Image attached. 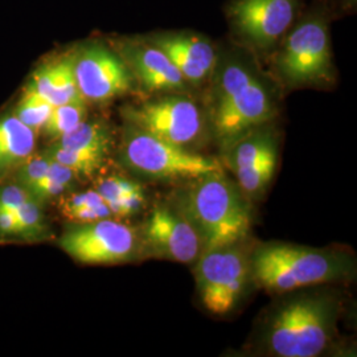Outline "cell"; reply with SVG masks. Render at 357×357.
Returning a JSON list of instances; mask_svg holds the SVG:
<instances>
[{
  "label": "cell",
  "mask_w": 357,
  "mask_h": 357,
  "mask_svg": "<svg viewBox=\"0 0 357 357\" xmlns=\"http://www.w3.org/2000/svg\"><path fill=\"white\" fill-rule=\"evenodd\" d=\"M209 81V128L224 149L278 114L275 84L261 70L255 53L233 40L218 44Z\"/></svg>",
  "instance_id": "obj_1"
},
{
  "label": "cell",
  "mask_w": 357,
  "mask_h": 357,
  "mask_svg": "<svg viewBox=\"0 0 357 357\" xmlns=\"http://www.w3.org/2000/svg\"><path fill=\"white\" fill-rule=\"evenodd\" d=\"M143 35L166 53L193 89L211 79L218 56V44L204 33L191 29H162Z\"/></svg>",
  "instance_id": "obj_14"
},
{
  "label": "cell",
  "mask_w": 357,
  "mask_h": 357,
  "mask_svg": "<svg viewBox=\"0 0 357 357\" xmlns=\"http://www.w3.org/2000/svg\"><path fill=\"white\" fill-rule=\"evenodd\" d=\"M195 275L203 307L224 317L238 306L252 281L249 255L240 243L204 250L197 258Z\"/></svg>",
  "instance_id": "obj_10"
},
{
  "label": "cell",
  "mask_w": 357,
  "mask_h": 357,
  "mask_svg": "<svg viewBox=\"0 0 357 357\" xmlns=\"http://www.w3.org/2000/svg\"><path fill=\"white\" fill-rule=\"evenodd\" d=\"M138 233L146 257L192 264L203 252L199 234L176 206H155Z\"/></svg>",
  "instance_id": "obj_12"
},
{
  "label": "cell",
  "mask_w": 357,
  "mask_h": 357,
  "mask_svg": "<svg viewBox=\"0 0 357 357\" xmlns=\"http://www.w3.org/2000/svg\"><path fill=\"white\" fill-rule=\"evenodd\" d=\"M53 106L38 96L36 91L24 86L20 98L13 107V113L19 121L33 131H41L51 115Z\"/></svg>",
  "instance_id": "obj_21"
},
{
  "label": "cell",
  "mask_w": 357,
  "mask_h": 357,
  "mask_svg": "<svg viewBox=\"0 0 357 357\" xmlns=\"http://www.w3.org/2000/svg\"><path fill=\"white\" fill-rule=\"evenodd\" d=\"M45 151L57 163L70 168L77 175L84 176H90L96 174L98 169H101L106 160L105 153L68 150L56 146L54 143H52L51 147H48Z\"/></svg>",
  "instance_id": "obj_22"
},
{
  "label": "cell",
  "mask_w": 357,
  "mask_h": 357,
  "mask_svg": "<svg viewBox=\"0 0 357 357\" xmlns=\"http://www.w3.org/2000/svg\"><path fill=\"white\" fill-rule=\"evenodd\" d=\"M32 196L28 192L22 188L20 185L10 184V185H0V206L10 209L11 212H15L22 204L31 200Z\"/></svg>",
  "instance_id": "obj_28"
},
{
  "label": "cell",
  "mask_w": 357,
  "mask_h": 357,
  "mask_svg": "<svg viewBox=\"0 0 357 357\" xmlns=\"http://www.w3.org/2000/svg\"><path fill=\"white\" fill-rule=\"evenodd\" d=\"M286 294L261 321L259 351L277 357L319 356L336 336L342 298L319 286Z\"/></svg>",
  "instance_id": "obj_2"
},
{
  "label": "cell",
  "mask_w": 357,
  "mask_h": 357,
  "mask_svg": "<svg viewBox=\"0 0 357 357\" xmlns=\"http://www.w3.org/2000/svg\"><path fill=\"white\" fill-rule=\"evenodd\" d=\"M110 38L137 81L138 89L156 96L168 93H191V85L165 52L144 35L113 36Z\"/></svg>",
  "instance_id": "obj_13"
},
{
  "label": "cell",
  "mask_w": 357,
  "mask_h": 357,
  "mask_svg": "<svg viewBox=\"0 0 357 357\" xmlns=\"http://www.w3.org/2000/svg\"><path fill=\"white\" fill-rule=\"evenodd\" d=\"M96 191L102 196L105 203H109L116 199L134 195L137 192H142L143 187L141 184L128 178H121V176H107V178H101L97 183Z\"/></svg>",
  "instance_id": "obj_25"
},
{
  "label": "cell",
  "mask_w": 357,
  "mask_h": 357,
  "mask_svg": "<svg viewBox=\"0 0 357 357\" xmlns=\"http://www.w3.org/2000/svg\"><path fill=\"white\" fill-rule=\"evenodd\" d=\"M88 118V103L85 101L64 103L54 106L43 132L51 141H57L68 131L76 128L84 119Z\"/></svg>",
  "instance_id": "obj_20"
},
{
  "label": "cell",
  "mask_w": 357,
  "mask_h": 357,
  "mask_svg": "<svg viewBox=\"0 0 357 357\" xmlns=\"http://www.w3.org/2000/svg\"><path fill=\"white\" fill-rule=\"evenodd\" d=\"M78 175L70 168L57 163L52 159L51 166L45 176L40 178L38 183L29 190V195L38 204L51 202L56 197H61L70 191Z\"/></svg>",
  "instance_id": "obj_19"
},
{
  "label": "cell",
  "mask_w": 357,
  "mask_h": 357,
  "mask_svg": "<svg viewBox=\"0 0 357 357\" xmlns=\"http://www.w3.org/2000/svg\"><path fill=\"white\" fill-rule=\"evenodd\" d=\"M249 259L252 281L273 294L351 280L356 270L351 253L293 243H262Z\"/></svg>",
  "instance_id": "obj_4"
},
{
  "label": "cell",
  "mask_w": 357,
  "mask_h": 357,
  "mask_svg": "<svg viewBox=\"0 0 357 357\" xmlns=\"http://www.w3.org/2000/svg\"><path fill=\"white\" fill-rule=\"evenodd\" d=\"M29 89L36 91L52 106L81 101L77 89L76 77L73 69L72 45L64 51L50 54L38 65L26 84ZM84 101V100H82Z\"/></svg>",
  "instance_id": "obj_15"
},
{
  "label": "cell",
  "mask_w": 357,
  "mask_h": 357,
  "mask_svg": "<svg viewBox=\"0 0 357 357\" xmlns=\"http://www.w3.org/2000/svg\"><path fill=\"white\" fill-rule=\"evenodd\" d=\"M332 10L343 11V13H355L356 11L357 0H326Z\"/></svg>",
  "instance_id": "obj_30"
},
{
  "label": "cell",
  "mask_w": 357,
  "mask_h": 357,
  "mask_svg": "<svg viewBox=\"0 0 357 357\" xmlns=\"http://www.w3.org/2000/svg\"><path fill=\"white\" fill-rule=\"evenodd\" d=\"M335 11L326 0L302 10L271 52L274 75L286 89H327L335 82L331 23Z\"/></svg>",
  "instance_id": "obj_3"
},
{
  "label": "cell",
  "mask_w": 357,
  "mask_h": 357,
  "mask_svg": "<svg viewBox=\"0 0 357 357\" xmlns=\"http://www.w3.org/2000/svg\"><path fill=\"white\" fill-rule=\"evenodd\" d=\"M59 246L86 265H114L142 255L139 233L112 218L75 222L63 233Z\"/></svg>",
  "instance_id": "obj_11"
},
{
  "label": "cell",
  "mask_w": 357,
  "mask_h": 357,
  "mask_svg": "<svg viewBox=\"0 0 357 357\" xmlns=\"http://www.w3.org/2000/svg\"><path fill=\"white\" fill-rule=\"evenodd\" d=\"M77 89L86 103L112 102L138 89L110 38L94 36L72 45Z\"/></svg>",
  "instance_id": "obj_8"
},
{
  "label": "cell",
  "mask_w": 357,
  "mask_h": 357,
  "mask_svg": "<svg viewBox=\"0 0 357 357\" xmlns=\"http://www.w3.org/2000/svg\"><path fill=\"white\" fill-rule=\"evenodd\" d=\"M109 205L113 216L130 217L137 215L146 204L144 191L137 192L122 199H116L113 202L106 203Z\"/></svg>",
  "instance_id": "obj_27"
},
{
  "label": "cell",
  "mask_w": 357,
  "mask_h": 357,
  "mask_svg": "<svg viewBox=\"0 0 357 357\" xmlns=\"http://www.w3.org/2000/svg\"><path fill=\"white\" fill-rule=\"evenodd\" d=\"M225 150V162L237 176L259 166L270 155L278 153L277 130L271 122L257 126L231 142Z\"/></svg>",
  "instance_id": "obj_16"
},
{
  "label": "cell",
  "mask_w": 357,
  "mask_h": 357,
  "mask_svg": "<svg viewBox=\"0 0 357 357\" xmlns=\"http://www.w3.org/2000/svg\"><path fill=\"white\" fill-rule=\"evenodd\" d=\"M51 163L52 158L47 151L32 153L22 166L15 169V183L24 188L26 192H29L40 178L45 176Z\"/></svg>",
  "instance_id": "obj_24"
},
{
  "label": "cell",
  "mask_w": 357,
  "mask_h": 357,
  "mask_svg": "<svg viewBox=\"0 0 357 357\" xmlns=\"http://www.w3.org/2000/svg\"><path fill=\"white\" fill-rule=\"evenodd\" d=\"M175 206L199 234L203 252L241 243L250 233V205L224 171L193 178L178 192Z\"/></svg>",
  "instance_id": "obj_5"
},
{
  "label": "cell",
  "mask_w": 357,
  "mask_h": 357,
  "mask_svg": "<svg viewBox=\"0 0 357 357\" xmlns=\"http://www.w3.org/2000/svg\"><path fill=\"white\" fill-rule=\"evenodd\" d=\"M303 10V0H229L225 17L231 40L270 56Z\"/></svg>",
  "instance_id": "obj_9"
},
{
  "label": "cell",
  "mask_w": 357,
  "mask_h": 357,
  "mask_svg": "<svg viewBox=\"0 0 357 357\" xmlns=\"http://www.w3.org/2000/svg\"><path fill=\"white\" fill-rule=\"evenodd\" d=\"M53 143L68 150L94 151L107 155L113 146V131L106 121L100 118H86Z\"/></svg>",
  "instance_id": "obj_18"
},
{
  "label": "cell",
  "mask_w": 357,
  "mask_h": 357,
  "mask_svg": "<svg viewBox=\"0 0 357 357\" xmlns=\"http://www.w3.org/2000/svg\"><path fill=\"white\" fill-rule=\"evenodd\" d=\"M22 238L17 218L10 209L0 206V238Z\"/></svg>",
  "instance_id": "obj_29"
},
{
  "label": "cell",
  "mask_w": 357,
  "mask_h": 357,
  "mask_svg": "<svg viewBox=\"0 0 357 357\" xmlns=\"http://www.w3.org/2000/svg\"><path fill=\"white\" fill-rule=\"evenodd\" d=\"M122 118L158 138L190 149L204 138L208 112L191 93L156 94L153 98L122 107Z\"/></svg>",
  "instance_id": "obj_7"
},
{
  "label": "cell",
  "mask_w": 357,
  "mask_h": 357,
  "mask_svg": "<svg viewBox=\"0 0 357 357\" xmlns=\"http://www.w3.org/2000/svg\"><path fill=\"white\" fill-rule=\"evenodd\" d=\"M102 203H105L102 196L96 190L79 192V193H69V195L65 193L60 197V211L65 217H69L78 209L102 204Z\"/></svg>",
  "instance_id": "obj_26"
},
{
  "label": "cell",
  "mask_w": 357,
  "mask_h": 357,
  "mask_svg": "<svg viewBox=\"0 0 357 357\" xmlns=\"http://www.w3.org/2000/svg\"><path fill=\"white\" fill-rule=\"evenodd\" d=\"M38 132L26 126L13 112L0 115V178L22 166L35 153Z\"/></svg>",
  "instance_id": "obj_17"
},
{
  "label": "cell",
  "mask_w": 357,
  "mask_h": 357,
  "mask_svg": "<svg viewBox=\"0 0 357 357\" xmlns=\"http://www.w3.org/2000/svg\"><path fill=\"white\" fill-rule=\"evenodd\" d=\"M121 162L138 176L153 180H193L224 171L215 158L158 138L128 121L123 126Z\"/></svg>",
  "instance_id": "obj_6"
},
{
  "label": "cell",
  "mask_w": 357,
  "mask_h": 357,
  "mask_svg": "<svg viewBox=\"0 0 357 357\" xmlns=\"http://www.w3.org/2000/svg\"><path fill=\"white\" fill-rule=\"evenodd\" d=\"M15 216L17 218L19 228L22 233V240H43L48 236V225L45 224L41 204L31 199L24 204L15 209Z\"/></svg>",
  "instance_id": "obj_23"
}]
</instances>
